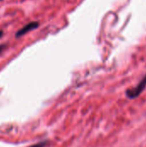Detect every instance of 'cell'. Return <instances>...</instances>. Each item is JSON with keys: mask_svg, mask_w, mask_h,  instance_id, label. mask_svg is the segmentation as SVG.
I'll use <instances>...</instances> for the list:
<instances>
[{"mask_svg": "<svg viewBox=\"0 0 146 147\" xmlns=\"http://www.w3.org/2000/svg\"><path fill=\"white\" fill-rule=\"evenodd\" d=\"M146 88V75L143 77V78L139 82V84L134 87V88H131V89H127L126 90V96L127 98L133 100L136 99L137 97H139L142 92L145 90Z\"/></svg>", "mask_w": 146, "mask_h": 147, "instance_id": "cell-1", "label": "cell"}, {"mask_svg": "<svg viewBox=\"0 0 146 147\" xmlns=\"http://www.w3.org/2000/svg\"><path fill=\"white\" fill-rule=\"evenodd\" d=\"M40 23L38 22H31L28 24H26L24 27H22L21 29H19L16 33H15V38H20L23 35H25L26 34H28V32L36 29L39 27Z\"/></svg>", "mask_w": 146, "mask_h": 147, "instance_id": "cell-2", "label": "cell"}, {"mask_svg": "<svg viewBox=\"0 0 146 147\" xmlns=\"http://www.w3.org/2000/svg\"><path fill=\"white\" fill-rule=\"evenodd\" d=\"M47 145H48V141L44 140V141H40L39 143H36L33 146H30L29 147H46Z\"/></svg>", "mask_w": 146, "mask_h": 147, "instance_id": "cell-3", "label": "cell"}, {"mask_svg": "<svg viewBox=\"0 0 146 147\" xmlns=\"http://www.w3.org/2000/svg\"><path fill=\"white\" fill-rule=\"evenodd\" d=\"M6 47H7V44H4V43L0 44V54L6 49Z\"/></svg>", "mask_w": 146, "mask_h": 147, "instance_id": "cell-4", "label": "cell"}, {"mask_svg": "<svg viewBox=\"0 0 146 147\" xmlns=\"http://www.w3.org/2000/svg\"><path fill=\"white\" fill-rule=\"evenodd\" d=\"M3 36V31L0 29V39H1V38H2Z\"/></svg>", "mask_w": 146, "mask_h": 147, "instance_id": "cell-5", "label": "cell"}, {"mask_svg": "<svg viewBox=\"0 0 146 147\" xmlns=\"http://www.w3.org/2000/svg\"><path fill=\"white\" fill-rule=\"evenodd\" d=\"M0 1H2V0H0Z\"/></svg>", "mask_w": 146, "mask_h": 147, "instance_id": "cell-6", "label": "cell"}]
</instances>
